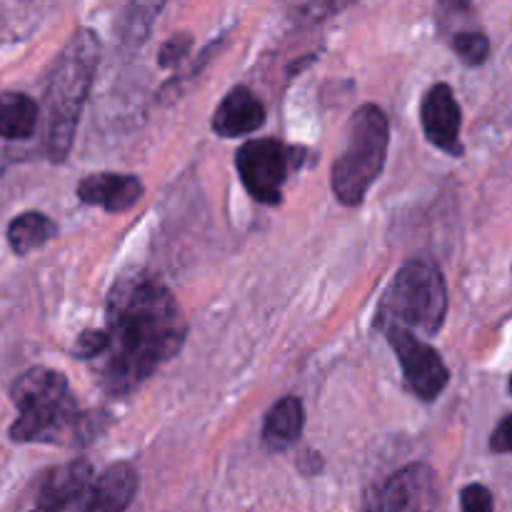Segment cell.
I'll return each mask as SVG.
<instances>
[{
  "label": "cell",
  "instance_id": "603a6c76",
  "mask_svg": "<svg viewBox=\"0 0 512 512\" xmlns=\"http://www.w3.org/2000/svg\"><path fill=\"white\" fill-rule=\"evenodd\" d=\"M490 450L498 455L512 453V415L500 420L498 428L493 430V435H490Z\"/></svg>",
  "mask_w": 512,
  "mask_h": 512
},
{
  "label": "cell",
  "instance_id": "5b68a950",
  "mask_svg": "<svg viewBox=\"0 0 512 512\" xmlns=\"http://www.w3.org/2000/svg\"><path fill=\"white\" fill-rule=\"evenodd\" d=\"M448 315V288L438 265L430 258H413L398 270L383 305H380V325H403L408 330H420L435 335Z\"/></svg>",
  "mask_w": 512,
  "mask_h": 512
},
{
  "label": "cell",
  "instance_id": "d6986e66",
  "mask_svg": "<svg viewBox=\"0 0 512 512\" xmlns=\"http://www.w3.org/2000/svg\"><path fill=\"white\" fill-rule=\"evenodd\" d=\"M450 45L465 65H483L490 55V40L480 28L463 30L450 38Z\"/></svg>",
  "mask_w": 512,
  "mask_h": 512
},
{
  "label": "cell",
  "instance_id": "2e32d148",
  "mask_svg": "<svg viewBox=\"0 0 512 512\" xmlns=\"http://www.w3.org/2000/svg\"><path fill=\"white\" fill-rule=\"evenodd\" d=\"M55 233H58V228L48 215L23 213L8 225V243L13 253L28 255L30 250L43 248L48 240H53Z\"/></svg>",
  "mask_w": 512,
  "mask_h": 512
},
{
  "label": "cell",
  "instance_id": "44dd1931",
  "mask_svg": "<svg viewBox=\"0 0 512 512\" xmlns=\"http://www.w3.org/2000/svg\"><path fill=\"white\" fill-rule=\"evenodd\" d=\"M103 348H105V333H103V330H85V333L78 338V343H75L73 355H75V358L93 363V360L98 358L100 353H103Z\"/></svg>",
  "mask_w": 512,
  "mask_h": 512
},
{
  "label": "cell",
  "instance_id": "cb8c5ba5",
  "mask_svg": "<svg viewBox=\"0 0 512 512\" xmlns=\"http://www.w3.org/2000/svg\"><path fill=\"white\" fill-rule=\"evenodd\" d=\"M508 388H510V393H512V375H510V383H508Z\"/></svg>",
  "mask_w": 512,
  "mask_h": 512
},
{
  "label": "cell",
  "instance_id": "52a82bcc",
  "mask_svg": "<svg viewBox=\"0 0 512 512\" xmlns=\"http://www.w3.org/2000/svg\"><path fill=\"white\" fill-rule=\"evenodd\" d=\"M385 335H388L390 345H393L395 355H398L400 365H403L405 380H408L410 390L423 400H435L448 385L450 373L448 365L443 363L435 348L415 338L408 328L403 325L388 323L383 325Z\"/></svg>",
  "mask_w": 512,
  "mask_h": 512
},
{
  "label": "cell",
  "instance_id": "7c38bea8",
  "mask_svg": "<svg viewBox=\"0 0 512 512\" xmlns=\"http://www.w3.org/2000/svg\"><path fill=\"white\" fill-rule=\"evenodd\" d=\"M265 108L248 88H233L223 98L213 115V130L223 138H238V135L255 133L263 128Z\"/></svg>",
  "mask_w": 512,
  "mask_h": 512
},
{
  "label": "cell",
  "instance_id": "6da1fadb",
  "mask_svg": "<svg viewBox=\"0 0 512 512\" xmlns=\"http://www.w3.org/2000/svg\"><path fill=\"white\" fill-rule=\"evenodd\" d=\"M185 330L183 313L160 280L123 278L108 295L105 348L93 360L95 378L110 395L130 393L178 355Z\"/></svg>",
  "mask_w": 512,
  "mask_h": 512
},
{
  "label": "cell",
  "instance_id": "7a4b0ae2",
  "mask_svg": "<svg viewBox=\"0 0 512 512\" xmlns=\"http://www.w3.org/2000/svg\"><path fill=\"white\" fill-rule=\"evenodd\" d=\"M13 403L20 418L10 428L15 443L83 445L88 438L85 418L78 410L68 380L50 368H33L13 383Z\"/></svg>",
  "mask_w": 512,
  "mask_h": 512
},
{
  "label": "cell",
  "instance_id": "ffe728a7",
  "mask_svg": "<svg viewBox=\"0 0 512 512\" xmlns=\"http://www.w3.org/2000/svg\"><path fill=\"white\" fill-rule=\"evenodd\" d=\"M460 508L468 512H490L495 508L493 493L485 485H468V488H463V495H460Z\"/></svg>",
  "mask_w": 512,
  "mask_h": 512
},
{
  "label": "cell",
  "instance_id": "8992f818",
  "mask_svg": "<svg viewBox=\"0 0 512 512\" xmlns=\"http://www.w3.org/2000/svg\"><path fill=\"white\" fill-rule=\"evenodd\" d=\"M293 153V148L273 138L250 140L238 150L235 163H238L240 178L258 203H280V190H283L290 168L295 163Z\"/></svg>",
  "mask_w": 512,
  "mask_h": 512
},
{
  "label": "cell",
  "instance_id": "ba28073f",
  "mask_svg": "<svg viewBox=\"0 0 512 512\" xmlns=\"http://www.w3.org/2000/svg\"><path fill=\"white\" fill-rule=\"evenodd\" d=\"M438 505V480L428 465H408L380 490L373 508L378 510H430Z\"/></svg>",
  "mask_w": 512,
  "mask_h": 512
},
{
  "label": "cell",
  "instance_id": "ac0fdd59",
  "mask_svg": "<svg viewBox=\"0 0 512 512\" xmlns=\"http://www.w3.org/2000/svg\"><path fill=\"white\" fill-rule=\"evenodd\" d=\"M438 20L443 33H448L450 38H453L455 33H463V30L478 28V25H475V10L470 0H440Z\"/></svg>",
  "mask_w": 512,
  "mask_h": 512
},
{
  "label": "cell",
  "instance_id": "8fae6325",
  "mask_svg": "<svg viewBox=\"0 0 512 512\" xmlns=\"http://www.w3.org/2000/svg\"><path fill=\"white\" fill-rule=\"evenodd\" d=\"M90 478H93V468L88 460H70V463L60 465L53 473L45 478L43 488H40L35 508L38 510H70L80 503L83 495H88Z\"/></svg>",
  "mask_w": 512,
  "mask_h": 512
},
{
  "label": "cell",
  "instance_id": "277c9868",
  "mask_svg": "<svg viewBox=\"0 0 512 512\" xmlns=\"http://www.w3.org/2000/svg\"><path fill=\"white\" fill-rule=\"evenodd\" d=\"M388 115L378 105H363L348 120L345 150L333 163V193L343 205H360L370 185L380 178L388 155Z\"/></svg>",
  "mask_w": 512,
  "mask_h": 512
},
{
  "label": "cell",
  "instance_id": "3957f363",
  "mask_svg": "<svg viewBox=\"0 0 512 512\" xmlns=\"http://www.w3.org/2000/svg\"><path fill=\"white\" fill-rule=\"evenodd\" d=\"M100 60V40L93 30H78L60 53L50 73L48 93V155L60 163L68 158L88 90Z\"/></svg>",
  "mask_w": 512,
  "mask_h": 512
},
{
  "label": "cell",
  "instance_id": "9a60e30c",
  "mask_svg": "<svg viewBox=\"0 0 512 512\" xmlns=\"http://www.w3.org/2000/svg\"><path fill=\"white\" fill-rule=\"evenodd\" d=\"M38 123V105L23 93H0V135L8 140L30 138Z\"/></svg>",
  "mask_w": 512,
  "mask_h": 512
},
{
  "label": "cell",
  "instance_id": "e0dca14e",
  "mask_svg": "<svg viewBox=\"0 0 512 512\" xmlns=\"http://www.w3.org/2000/svg\"><path fill=\"white\" fill-rule=\"evenodd\" d=\"M165 0H130L123 20V35L128 43H143L158 18Z\"/></svg>",
  "mask_w": 512,
  "mask_h": 512
},
{
  "label": "cell",
  "instance_id": "30bf717a",
  "mask_svg": "<svg viewBox=\"0 0 512 512\" xmlns=\"http://www.w3.org/2000/svg\"><path fill=\"white\" fill-rule=\"evenodd\" d=\"M78 198L85 205H95V208H103L108 213H125V210L135 208V203L143 198V183L133 175L95 173L80 180Z\"/></svg>",
  "mask_w": 512,
  "mask_h": 512
},
{
  "label": "cell",
  "instance_id": "9c48e42d",
  "mask_svg": "<svg viewBox=\"0 0 512 512\" xmlns=\"http://www.w3.org/2000/svg\"><path fill=\"white\" fill-rule=\"evenodd\" d=\"M423 130L435 148L445 150L450 155H463V143H460V105L450 85L438 83L428 90L423 100Z\"/></svg>",
  "mask_w": 512,
  "mask_h": 512
},
{
  "label": "cell",
  "instance_id": "5bb4252c",
  "mask_svg": "<svg viewBox=\"0 0 512 512\" xmlns=\"http://www.w3.org/2000/svg\"><path fill=\"white\" fill-rule=\"evenodd\" d=\"M305 413L303 403L298 398H283L280 403L273 405V410L265 418L263 438L265 445L273 450H285L293 443H298L300 433H303Z\"/></svg>",
  "mask_w": 512,
  "mask_h": 512
},
{
  "label": "cell",
  "instance_id": "4fadbf2b",
  "mask_svg": "<svg viewBox=\"0 0 512 512\" xmlns=\"http://www.w3.org/2000/svg\"><path fill=\"white\" fill-rule=\"evenodd\" d=\"M138 490V473L128 463L110 465L88 493L83 510L88 512H118L125 510Z\"/></svg>",
  "mask_w": 512,
  "mask_h": 512
},
{
  "label": "cell",
  "instance_id": "7402d4cb",
  "mask_svg": "<svg viewBox=\"0 0 512 512\" xmlns=\"http://www.w3.org/2000/svg\"><path fill=\"white\" fill-rule=\"evenodd\" d=\"M190 48H193V38H190L188 33L175 35V38H170L168 43L160 48V65H163V68H173L175 63H180V60L190 53Z\"/></svg>",
  "mask_w": 512,
  "mask_h": 512
}]
</instances>
